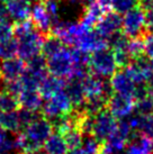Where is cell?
<instances>
[{
    "label": "cell",
    "instance_id": "10",
    "mask_svg": "<svg viewBox=\"0 0 153 154\" xmlns=\"http://www.w3.org/2000/svg\"><path fill=\"white\" fill-rule=\"evenodd\" d=\"M82 86L85 90L86 98H95V97H106L109 98L113 94L111 83H107L104 78H100L90 72L82 80Z\"/></svg>",
    "mask_w": 153,
    "mask_h": 154
},
{
    "label": "cell",
    "instance_id": "26",
    "mask_svg": "<svg viewBox=\"0 0 153 154\" xmlns=\"http://www.w3.org/2000/svg\"><path fill=\"white\" fill-rule=\"evenodd\" d=\"M18 54V43L16 38L8 39L0 43V59L7 60L11 59Z\"/></svg>",
    "mask_w": 153,
    "mask_h": 154
},
{
    "label": "cell",
    "instance_id": "33",
    "mask_svg": "<svg viewBox=\"0 0 153 154\" xmlns=\"http://www.w3.org/2000/svg\"><path fill=\"white\" fill-rule=\"evenodd\" d=\"M144 53L149 59H153V32H150L144 36Z\"/></svg>",
    "mask_w": 153,
    "mask_h": 154
},
{
    "label": "cell",
    "instance_id": "39",
    "mask_svg": "<svg viewBox=\"0 0 153 154\" xmlns=\"http://www.w3.org/2000/svg\"><path fill=\"white\" fill-rule=\"evenodd\" d=\"M78 2H80V4L85 5V6H87V5L91 4V2H94L95 0H76Z\"/></svg>",
    "mask_w": 153,
    "mask_h": 154
},
{
    "label": "cell",
    "instance_id": "8",
    "mask_svg": "<svg viewBox=\"0 0 153 154\" xmlns=\"http://www.w3.org/2000/svg\"><path fill=\"white\" fill-rule=\"evenodd\" d=\"M107 108L119 119H124L133 114L135 109V99L133 96L113 92L107 101Z\"/></svg>",
    "mask_w": 153,
    "mask_h": 154
},
{
    "label": "cell",
    "instance_id": "18",
    "mask_svg": "<svg viewBox=\"0 0 153 154\" xmlns=\"http://www.w3.org/2000/svg\"><path fill=\"white\" fill-rule=\"evenodd\" d=\"M123 154H153V138L137 135L128 143Z\"/></svg>",
    "mask_w": 153,
    "mask_h": 154
},
{
    "label": "cell",
    "instance_id": "2",
    "mask_svg": "<svg viewBox=\"0 0 153 154\" xmlns=\"http://www.w3.org/2000/svg\"><path fill=\"white\" fill-rule=\"evenodd\" d=\"M45 35L36 28V26L16 33L15 38L18 43V56L21 60L27 61L38 55L42 52V45Z\"/></svg>",
    "mask_w": 153,
    "mask_h": 154
},
{
    "label": "cell",
    "instance_id": "14",
    "mask_svg": "<svg viewBox=\"0 0 153 154\" xmlns=\"http://www.w3.org/2000/svg\"><path fill=\"white\" fill-rule=\"evenodd\" d=\"M111 87L113 92L122 94H128V96H133L134 91H135L136 85L133 81V79L130 77V74L126 72L125 69H120L119 71L116 72L111 77Z\"/></svg>",
    "mask_w": 153,
    "mask_h": 154
},
{
    "label": "cell",
    "instance_id": "35",
    "mask_svg": "<svg viewBox=\"0 0 153 154\" xmlns=\"http://www.w3.org/2000/svg\"><path fill=\"white\" fill-rule=\"evenodd\" d=\"M8 138V136H7V131L0 125V146L2 145L5 143V141Z\"/></svg>",
    "mask_w": 153,
    "mask_h": 154
},
{
    "label": "cell",
    "instance_id": "12",
    "mask_svg": "<svg viewBox=\"0 0 153 154\" xmlns=\"http://www.w3.org/2000/svg\"><path fill=\"white\" fill-rule=\"evenodd\" d=\"M30 18L34 25L43 35H48L52 33L53 18L47 11L45 5L43 2H36L30 8Z\"/></svg>",
    "mask_w": 153,
    "mask_h": 154
},
{
    "label": "cell",
    "instance_id": "41",
    "mask_svg": "<svg viewBox=\"0 0 153 154\" xmlns=\"http://www.w3.org/2000/svg\"><path fill=\"white\" fill-rule=\"evenodd\" d=\"M20 1H23V2H26V4L30 5V4H32V1H33V0H20Z\"/></svg>",
    "mask_w": 153,
    "mask_h": 154
},
{
    "label": "cell",
    "instance_id": "25",
    "mask_svg": "<svg viewBox=\"0 0 153 154\" xmlns=\"http://www.w3.org/2000/svg\"><path fill=\"white\" fill-rule=\"evenodd\" d=\"M20 108V103L17 96L10 94L5 89L0 90V112L16 111Z\"/></svg>",
    "mask_w": 153,
    "mask_h": 154
},
{
    "label": "cell",
    "instance_id": "1",
    "mask_svg": "<svg viewBox=\"0 0 153 154\" xmlns=\"http://www.w3.org/2000/svg\"><path fill=\"white\" fill-rule=\"evenodd\" d=\"M53 125L44 116H38L21 132L16 134V144L21 152H28L41 149L53 133Z\"/></svg>",
    "mask_w": 153,
    "mask_h": 154
},
{
    "label": "cell",
    "instance_id": "30",
    "mask_svg": "<svg viewBox=\"0 0 153 154\" xmlns=\"http://www.w3.org/2000/svg\"><path fill=\"white\" fill-rule=\"evenodd\" d=\"M135 112L140 115H150L153 114V98L148 96L145 98L139 99L135 101Z\"/></svg>",
    "mask_w": 153,
    "mask_h": 154
},
{
    "label": "cell",
    "instance_id": "34",
    "mask_svg": "<svg viewBox=\"0 0 153 154\" xmlns=\"http://www.w3.org/2000/svg\"><path fill=\"white\" fill-rule=\"evenodd\" d=\"M8 11H7V7H6V4L0 1V22L2 20H8Z\"/></svg>",
    "mask_w": 153,
    "mask_h": 154
},
{
    "label": "cell",
    "instance_id": "20",
    "mask_svg": "<svg viewBox=\"0 0 153 154\" xmlns=\"http://www.w3.org/2000/svg\"><path fill=\"white\" fill-rule=\"evenodd\" d=\"M20 107L26 108L32 111H38L43 106V97L38 90L23 89L18 96Z\"/></svg>",
    "mask_w": 153,
    "mask_h": 154
},
{
    "label": "cell",
    "instance_id": "11",
    "mask_svg": "<svg viewBox=\"0 0 153 154\" xmlns=\"http://www.w3.org/2000/svg\"><path fill=\"white\" fill-rule=\"evenodd\" d=\"M95 27L96 32L101 37L109 39L122 30V17L114 10L105 13Z\"/></svg>",
    "mask_w": 153,
    "mask_h": 154
},
{
    "label": "cell",
    "instance_id": "27",
    "mask_svg": "<svg viewBox=\"0 0 153 154\" xmlns=\"http://www.w3.org/2000/svg\"><path fill=\"white\" fill-rule=\"evenodd\" d=\"M127 51L132 60H136L141 56L145 55L144 53V39L141 37L130 38L127 44Z\"/></svg>",
    "mask_w": 153,
    "mask_h": 154
},
{
    "label": "cell",
    "instance_id": "16",
    "mask_svg": "<svg viewBox=\"0 0 153 154\" xmlns=\"http://www.w3.org/2000/svg\"><path fill=\"white\" fill-rule=\"evenodd\" d=\"M105 10H106V7L100 4L98 0L97 1L95 0L94 2L86 6L80 23L86 29H91L94 26L97 25V23L104 16V14L106 13Z\"/></svg>",
    "mask_w": 153,
    "mask_h": 154
},
{
    "label": "cell",
    "instance_id": "19",
    "mask_svg": "<svg viewBox=\"0 0 153 154\" xmlns=\"http://www.w3.org/2000/svg\"><path fill=\"white\" fill-rule=\"evenodd\" d=\"M9 17L16 23L26 20L30 17V6L20 0H7L6 2Z\"/></svg>",
    "mask_w": 153,
    "mask_h": 154
},
{
    "label": "cell",
    "instance_id": "13",
    "mask_svg": "<svg viewBox=\"0 0 153 154\" xmlns=\"http://www.w3.org/2000/svg\"><path fill=\"white\" fill-rule=\"evenodd\" d=\"M26 70V63L20 57H11L2 60L0 64V80L9 82L19 80Z\"/></svg>",
    "mask_w": 153,
    "mask_h": 154
},
{
    "label": "cell",
    "instance_id": "6",
    "mask_svg": "<svg viewBox=\"0 0 153 154\" xmlns=\"http://www.w3.org/2000/svg\"><path fill=\"white\" fill-rule=\"evenodd\" d=\"M73 109L74 108L72 103L63 89L54 97L47 99L46 103H43L42 115L46 117L48 120H53L62 116L70 115Z\"/></svg>",
    "mask_w": 153,
    "mask_h": 154
},
{
    "label": "cell",
    "instance_id": "7",
    "mask_svg": "<svg viewBox=\"0 0 153 154\" xmlns=\"http://www.w3.org/2000/svg\"><path fill=\"white\" fill-rule=\"evenodd\" d=\"M117 125L118 122L116 117L108 110V108H106L94 116L91 135L102 143L113 135V133L117 128Z\"/></svg>",
    "mask_w": 153,
    "mask_h": 154
},
{
    "label": "cell",
    "instance_id": "36",
    "mask_svg": "<svg viewBox=\"0 0 153 154\" xmlns=\"http://www.w3.org/2000/svg\"><path fill=\"white\" fill-rule=\"evenodd\" d=\"M67 154H88V152L82 147H76V149H72L70 150L69 152H67Z\"/></svg>",
    "mask_w": 153,
    "mask_h": 154
},
{
    "label": "cell",
    "instance_id": "28",
    "mask_svg": "<svg viewBox=\"0 0 153 154\" xmlns=\"http://www.w3.org/2000/svg\"><path fill=\"white\" fill-rule=\"evenodd\" d=\"M137 2H139V0H111V7L117 14L124 15L125 13H127L131 9L136 7L139 5Z\"/></svg>",
    "mask_w": 153,
    "mask_h": 154
},
{
    "label": "cell",
    "instance_id": "15",
    "mask_svg": "<svg viewBox=\"0 0 153 154\" xmlns=\"http://www.w3.org/2000/svg\"><path fill=\"white\" fill-rule=\"evenodd\" d=\"M64 91L68 94L69 99L71 100L74 109H80L83 107L86 103V94L82 86V80L78 79H69L68 82H65Z\"/></svg>",
    "mask_w": 153,
    "mask_h": 154
},
{
    "label": "cell",
    "instance_id": "31",
    "mask_svg": "<svg viewBox=\"0 0 153 154\" xmlns=\"http://www.w3.org/2000/svg\"><path fill=\"white\" fill-rule=\"evenodd\" d=\"M14 26L9 20L0 22V43L14 38Z\"/></svg>",
    "mask_w": 153,
    "mask_h": 154
},
{
    "label": "cell",
    "instance_id": "29",
    "mask_svg": "<svg viewBox=\"0 0 153 154\" xmlns=\"http://www.w3.org/2000/svg\"><path fill=\"white\" fill-rule=\"evenodd\" d=\"M101 142H99L92 135H83L82 146L88 152V154H100L101 153Z\"/></svg>",
    "mask_w": 153,
    "mask_h": 154
},
{
    "label": "cell",
    "instance_id": "17",
    "mask_svg": "<svg viewBox=\"0 0 153 154\" xmlns=\"http://www.w3.org/2000/svg\"><path fill=\"white\" fill-rule=\"evenodd\" d=\"M64 86H65V82L63 79L51 74L43 80L42 83L39 85L38 91L44 99H50L59 94L60 91H62L64 89Z\"/></svg>",
    "mask_w": 153,
    "mask_h": 154
},
{
    "label": "cell",
    "instance_id": "24",
    "mask_svg": "<svg viewBox=\"0 0 153 154\" xmlns=\"http://www.w3.org/2000/svg\"><path fill=\"white\" fill-rule=\"evenodd\" d=\"M63 47L64 43L58 36H55L52 33L48 35H45L42 45V55H44L46 59H48L50 56L54 55L55 53H58Z\"/></svg>",
    "mask_w": 153,
    "mask_h": 154
},
{
    "label": "cell",
    "instance_id": "23",
    "mask_svg": "<svg viewBox=\"0 0 153 154\" xmlns=\"http://www.w3.org/2000/svg\"><path fill=\"white\" fill-rule=\"evenodd\" d=\"M0 125L7 132H10L13 134H18L19 132H21L18 110L8 111V112H0Z\"/></svg>",
    "mask_w": 153,
    "mask_h": 154
},
{
    "label": "cell",
    "instance_id": "3",
    "mask_svg": "<svg viewBox=\"0 0 153 154\" xmlns=\"http://www.w3.org/2000/svg\"><path fill=\"white\" fill-rule=\"evenodd\" d=\"M47 71L52 75L61 79H70L76 65L73 48L64 46L54 55L50 56L46 61Z\"/></svg>",
    "mask_w": 153,
    "mask_h": 154
},
{
    "label": "cell",
    "instance_id": "32",
    "mask_svg": "<svg viewBox=\"0 0 153 154\" xmlns=\"http://www.w3.org/2000/svg\"><path fill=\"white\" fill-rule=\"evenodd\" d=\"M143 8H144L145 19H146V27L149 30L153 32V1L144 4Z\"/></svg>",
    "mask_w": 153,
    "mask_h": 154
},
{
    "label": "cell",
    "instance_id": "40",
    "mask_svg": "<svg viewBox=\"0 0 153 154\" xmlns=\"http://www.w3.org/2000/svg\"><path fill=\"white\" fill-rule=\"evenodd\" d=\"M142 4H146V2H150V1H153V0H139Z\"/></svg>",
    "mask_w": 153,
    "mask_h": 154
},
{
    "label": "cell",
    "instance_id": "22",
    "mask_svg": "<svg viewBox=\"0 0 153 154\" xmlns=\"http://www.w3.org/2000/svg\"><path fill=\"white\" fill-rule=\"evenodd\" d=\"M61 135L64 137V140L67 142V145H68L69 150L76 149V147H80L82 145L83 134H82V132H81L80 129L76 127V123H74V118H73L72 124L70 125L65 131H63V132L61 133Z\"/></svg>",
    "mask_w": 153,
    "mask_h": 154
},
{
    "label": "cell",
    "instance_id": "21",
    "mask_svg": "<svg viewBox=\"0 0 153 154\" xmlns=\"http://www.w3.org/2000/svg\"><path fill=\"white\" fill-rule=\"evenodd\" d=\"M43 146L47 154H67L69 150L64 137L58 132L52 133Z\"/></svg>",
    "mask_w": 153,
    "mask_h": 154
},
{
    "label": "cell",
    "instance_id": "4",
    "mask_svg": "<svg viewBox=\"0 0 153 154\" xmlns=\"http://www.w3.org/2000/svg\"><path fill=\"white\" fill-rule=\"evenodd\" d=\"M88 65L90 72L100 78L111 77L118 69L114 51L109 48L90 54Z\"/></svg>",
    "mask_w": 153,
    "mask_h": 154
},
{
    "label": "cell",
    "instance_id": "43",
    "mask_svg": "<svg viewBox=\"0 0 153 154\" xmlns=\"http://www.w3.org/2000/svg\"><path fill=\"white\" fill-rule=\"evenodd\" d=\"M0 1H2V2H6V1H7V0H0Z\"/></svg>",
    "mask_w": 153,
    "mask_h": 154
},
{
    "label": "cell",
    "instance_id": "9",
    "mask_svg": "<svg viewBox=\"0 0 153 154\" xmlns=\"http://www.w3.org/2000/svg\"><path fill=\"white\" fill-rule=\"evenodd\" d=\"M74 46L86 54H92L95 52L102 51L109 47V42L101 37L96 30H86L78 38Z\"/></svg>",
    "mask_w": 153,
    "mask_h": 154
},
{
    "label": "cell",
    "instance_id": "5",
    "mask_svg": "<svg viewBox=\"0 0 153 154\" xmlns=\"http://www.w3.org/2000/svg\"><path fill=\"white\" fill-rule=\"evenodd\" d=\"M145 29H148V27L143 6L137 5L130 11L124 14V17L122 18V33L128 38L141 37L144 34Z\"/></svg>",
    "mask_w": 153,
    "mask_h": 154
},
{
    "label": "cell",
    "instance_id": "42",
    "mask_svg": "<svg viewBox=\"0 0 153 154\" xmlns=\"http://www.w3.org/2000/svg\"><path fill=\"white\" fill-rule=\"evenodd\" d=\"M38 1H41V2H44V1H46V0H38Z\"/></svg>",
    "mask_w": 153,
    "mask_h": 154
},
{
    "label": "cell",
    "instance_id": "38",
    "mask_svg": "<svg viewBox=\"0 0 153 154\" xmlns=\"http://www.w3.org/2000/svg\"><path fill=\"white\" fill-rule=\"evenodd\" d=\"M98 1H99V2H100V4L101 5H104V6H105V7H108V6H111V0H98Z\"/></svg>",
    "mask_w": 153,
    "mask_h": 154
},
{
    "label": "cell",
    "instance_id": "37",
    "mask_svg": "<svg viewBox=\"0 0 153 154\" xmlns=\"http://www.w3.org/2000/svg\"><path fill=\"white\" fill-rule=\"evenodd\" d=\"M18 154H47V153L45 150L43 151L42 149H37V150L28 151V152H20V153H18Z\"/></svg>",
    "mask_w": 153,
    "mask_h": 154
}]
</instances>
